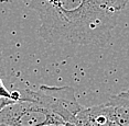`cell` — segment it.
Wrapping results in <instances>:
<instances>
[{"instance_id":"cell-1","label":"cell","mask_w":129,"mask_h":126,"mask_svg":"<svg viewBox=\"0 0 129 126\" xmlns=\"http://www.w3.org/2000/svg\"><path fill=\"white\" fill-rule=\"evenodd\" d=\"M39 16L38 33L49 43L104 46L109 42L118 12L99 0H23Z\"/></svg>"},{"instance_id":"cell-2","label":"cell","mask_w":129,"mask_h":126,"mask_svg":"<svg viewBox=\"0 0 129 126\" xmlns=\"http://www.w3.org/2000/svg\"><path fill=\"white\" fill-rule=\"evenodd\" d=\"M20 100L33 101L44 105L51 112L58 115L67 123H76V115L83 109L75 96L72 87H49L40 86L38 90H20Z\"/></svg>"},{"instance_id":"cell-3","label":"cell","mask_w":129,"mask_h":126,"mask_svg":"<svg viewBox=\"0 0 129 126\" xmlns=\"http://www.w3.org/2000/svg\"><path fill=\"white\" fill-rule=\"evenodd\" d=\"M0 123L9 126H50L64 125L62 117L44 105L33 101L19 100L0 110Z\"/></svg>"},{"instance_id":"cell-4","label":"cell","mask_w":129,"mask_h":126,"mask_svg":"<svg viewBox=\"0 0 129 126\" xmlns=\"http://www.w3.org/2000/svg\"><path fill=\"white\" fill-rule=\"evenodd\" d=\"M114 121L110 117L106 103L90 107H83L76 115L78 126H111Z\"/></svg>"},{"instance_id":"cell-5","label":"cell","mask_w":129,"mask_h":126,"mask_svg":"<svg viewBox=\"0 0 129 126\" xmlns=\"http://www.w3.org/2000/svg\"><path fill=\"white\" fill-rule=\"evenodd\" d=\"M106 105L114 122L119 126H129V90L110 96Z\"/></svg>"},{"instance_id":"cell-6","label":"cell","mask_w":129,"mask_h":126,"mask_svg":"<svg viewBox=\"0 0 129 126\" xmlns=\"http://www.w3.org/2000/svg\"><path fill=\"white\" fill-rule=\"evenodd\" d=\"M106 8L111 11L119 12L129 5V0H99Z\"/></svg>"},{"instance_id":"cell-7","label":"cell","mask_w":129,"mask_h":126,"mask_svg":"<svg viewBox=\"0 0 129 126\" xmlns=\"http://www.w3.org/2000/svg\"><path fill=\"white\" fill-rule=\"evenodd\" d=\"M0 98H7L13 101H19L21 99V92L20 91H9L6 88L4 81L0 77Z\"/></svg>"},{"instance_id":"cell-8","label":"cell","mask_w":129,"mask_h":126,"mask_svg":"<svg viewBox=\"0 0 129 126\" xmlns=\"http://www.w3.org/2000/svg\"><path fill=\"white\" fill-rule=\"evenodd\" d=\"M6 75V64H5V58L0 51V77H4Z\"/></svg>"},{"instance_id":"cell-9","label":"cell","mask_w":129,"mask_h":126,"mask_svg":"<svg viewBox=\"0 0 129 126\" xmlns=\"http://www.w3.org/2000/svg\"><path fill=\"white\" fill-rule=\"evenodd\" d=\"M12 102H14L13 100H10V99H7V98H0V110L4 109L5 106L11 104Z\"/></svg>"},{"instance_id":"cell-10","label":"cell","mask_w":129,"mask_h":126,"mask_svg":"<svg viewBox=\"0 0 129 126\" xmlns=\"http://www.w3.org/2000/svg\"><path fill=\"white\" fill-rule=\"evenodd\" d=\"M64 126H78V125H76L75 123H70V122H67L64 124Z\"/></svg>"},{"instance_id":"cell-11","label":"cell","mask_w":129,"mask_h":126,"mask_svg":"<svg viewBox=\"0 0 129 126\" xmlns=\"http://www.w3.org/2000/svg\"><path fill=\"white\" fill-rule=\"evenodd\" d=\"M0 126H9V125H6V124H2V123H0Z\"/></svg>"},{"instance_id":"cell-12","label":"cell","mask_w":129,"mask_h":126,"mask_svg":"<svg viewBox=\"0 0 129 126\" xmlns=\"http://www.w3.org/2000/svg\"><path fill=\"white\" fill-rule=\"evenodd\" d=\"M50 126H63V125H50Z\"/></svg>"},{"instance_id":"cell-13","label":"cell","mask_w":129,"mask_h":126,"mask_svg":"<svg viewBox=\"0 0 129 126\" xmlns=\"http://www.w3.org/2000/svg\"><path fill=\"white\" fill-rule=\"evenodd\" d=\"M63 126H64V125H63Z\"/></svg>"}]
</instances>
